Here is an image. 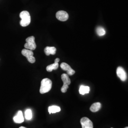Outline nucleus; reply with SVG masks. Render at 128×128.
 <instances>
[{"label":"nucleus","mask_w":128,"mask_h":128,"mask_svg":"<svg viewBox=\"0 0 128 128\" xmlns=\"http://www.w3.org/2000/svg\"><path fill=\"white\" fill-rule=\"evenodd\" d=\"M52 82L50 79L48 78H44L41 82V86L40 88V93L44 94L50 91L51 89Z\"/></svg>","instance_id":"obj_1"},{"label":"nucleus","mask_w":128,"mask_h":128,"mask_svg":"<svg viewBox=\"0 0 128 128\" xmlns=\"http://www.w3.org/2000/svg\"><path fill=\"white\" fill-rule=\"evenodd\" d=\"M20 17L21 18L20 25L22 27H26L30 23L31 18L28 11L24 10L20 14Z\"/></svg>","instance_id":"obj_2"},{"label":"nucleus","mask_w":128,"mask_h":128,"mask_svg":"<svg viewBox=\"0 0 128 128\" xmlns=\"http://www.w3.org/2000/svg\"><path fill=\"white\" fill-rule=\"evenodd\" d=\"M26 43L24 45V48L30 50H34L36 48V44L35 41V37L30 36L26 40Z\"/></svg>","instance_id":"obj_3"},{"label":"nucleus","mask_w":128,"mask_h":128,"mask_svg":"<svg viewBox=\"0 0 128 128\" xmlns=\"http://www.w3.org/2000/svg\"><path fill=\"white\" fill-rule=\"evenodd\" d=\"M61 79L63 82V86L61 89V91L64 93L67 91L68 88V86L71 84V80L69 78L68 75L66 74H63L61 75Z\"/></svg>","instance_id":"obj_4"},{"label":"nucleus","mask_w":128,"mask_h":128,"mask_svg":"<svg viewBox=\"0 0 128 128\" xmlns=\"http://www.w3.org/2000/svg\"><path fill=\"white\" fill-rule=\"evenodd\" d=\"M22 54L23 55V56H25L28 61L30 63H34L35 62L36 60L35 58L33 56V52H32V50H28V49H23V50L22 51Z\"/></svg>","instance_id":"obj_5"},{"label":"nucleus","mask_w":128,"mask_h":128,"mask_svg":"<svg viewBox=\"0 0 128 128\" xmlns=\"http://www.w3.org/2000/svg\"><path fill=\"white\" fill-rule=\"evenodd\" d=\"M56 18L61 22H65L68 20L69 15L64 10H60L56 12Z\"/></svg>","instance_id":"obj_6"},{"label":"nucleus","mask_w":128,"mask_h":128,"mask_svg":"<svg viewBox=\"0 0 128 128\" xmlns=\"http://www.w3.org/2000/svg\"><path fill=\"white\" fill-rule=\"evenodd\" d=\"M82 128H93V124L91 120L87 117H83L80 120Z\"/></svg>","instance_id":"obj_7"},{"label":"nucleus","mask_w":128,"mask_h":128,"mask_svg":"<svg viewBox=\"0 0 128 128\" xmlns=\"http://www.w3.org/2000/svg\"><path fill=\"white\" fill-rule=\"evenodd\" d=\"M117 76L122 81H125L127 79V74L122 67L119 66L116 70Z\"/></svg>","instance_id":"obj_8"},{"label":"nucleus","mask_w":128,"mask_h":128,"mask_svg":"<svg viewBox=\"0 0 128 128\" xmlns=\"http://www.w3.org/2000/svg\"><path fill=\"white\" fill-rule=\"evenodd\" d=\"M60 67L62 69L66 71L68 76H72L75 73V71L71 68V66L66 63H62L60 64Z\"/></svg>","instance_id":"obj_9"},{"label":"nucleus","mask_w":128,"mask_h":128,"mask_svg":"<svg viewBox=\"0 0 128 128\" xmlns=\"http://www.w3.org/2000/svg\"><path fill=\"white\" fill-rule=\"evenodd\" d=\"M14 122L16 124H21L24 122V117L22 110L18 112L17 114L14 117Z\"/></svg>","instance_id":"obj_10"},{"label":"nucleus","mask_w":128,"mask_h":128,"mask_svg":"<svg viewBox=\"0 0 128 128\" xmlns=\"http://www.w3.org/2000/svg\"><path fill=\"white\" fill-rule=\"evenodd\" d=\"M60 58H56L55 60V63L54 64H51L50 65H48L46 66V70L48 72H52L53 70H56L58 68L59 65L58 62H60Z\"/></svg>","instance_id":"obj_11"},{"label":"nucleus","mask_w":128,"mask_h":128,"mask_svg":"<svg viewBox=\"0 0 128 128\" xmlns=\"http://www.w3.org/2000/svg\"><path fill=\"white\" fill-rule=\"evenodd\" d=\"M56 49L54 46H46L44 49V52L46 56L55 55Z\"/></svg>","instance_id":"obj_12"},{"label":"nucleus","mask_w":128,"mask_h":128,"mask_svg":"<svg viewBox=\"0 0 128 128\" xmlns=\"http://www.w3.org/2000/svg\"><path fill=\"white\" fill-rule=\"evenodd\" d=\"M101 108V104L100 102H96L93 104L91 106L90 108V110L93 112H96L99 110Z\"/></svg>","instance_id":"obj_13"},{"label":"nucleus","mask_w":128,"mask_h":128,"mask_svg":"<svg viewBox=\"0 0 128 128\" xmlns=\"http://www.w3.org/2000/svg\"><path fill=\"white\" fill-rule=\"evenodd\" d=\"M61 110V109L59 106L53 105L48 107V112L50 114H55L56 112H60Z\"/></svg>","instance_id":"obj_14"},{"label":"nucleus","mask_w":128,"mask_h":128,"mask_svg":"<svg viewBox=\"0 0 128 128\" xmlns=\"http://www.w3.org/2000/svg\"><path fill=\"white\" fill-rule=\"evenodd\" d=\"M90 91V87L88 86H81L79 88V92L81 94L84 95L86 94H88Z\"/></svg>","instance_id":"obj_15"},{"label":"nucleus","mask_w":128,"mask_h":128,"mask_svg":"<svg viewBox=\"0 0 128 128\" xmlns=\"http://www.w3.org/2000/svg\"><path fill=\"white\" fill-rule=\"evenodd\" d=\"M96 33L98 36H102L105 35L106 32L103 28L102 27H98L96 28Z\"/></svg>","instance_id":"obj_16"},{"label":"nucleus","mask_w":128,"mask_h":128,"mask_svg":"<svg viewBox=\"0 0 128 128\" xmlns=\"http://www.w3.org/2000/svg\"><path fill=\"white\" fill-rule=\"evenodd\" d=\"M32 111L30 109H27L25 112V118L27 120H30L32 118Z\"/></svg>","instance_id":"obj_17"},{"label":"nucleus","mask_w":128,"mask_h":128,"mask_svg":"<svg viewBox=\"0 0 128 128\" xmlns=\"http://www.w3.org/2000/svg\"><path fill=\"white\" fill-rule=\"evenodd\" d=\"M19 128H25V127H20Z\"/></svg>","instance_id":"obj_18"},{"label":"nucleus","mask_w":128,"mask_h":128,"mask_svg":"<svg viewBox=\"0 0 128 128\" xmlns=\"http://www.w3.org/2000/svg\"><path fill=\"white\" fill-rule=\"evenodd\" d=\"M128 128V127H125V128Z\"/></svg>","instance_id":"obj_19"},{"label":"nucleus","mask_w":128,"mask_h":128,"mask_svg":"<svg viewBox=\"0 0 128 128\" xmlns=\"http://www.w3.org/2000/svg\"></svg>","instance_id":"obj_20"}]
</instances>
